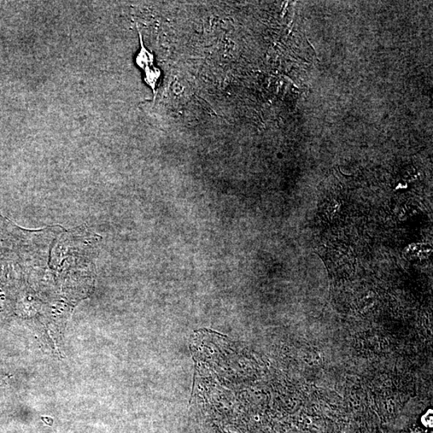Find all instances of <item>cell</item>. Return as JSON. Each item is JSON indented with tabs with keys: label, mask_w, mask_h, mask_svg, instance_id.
<instances>
[{
	"label": "cell",
	"mask_w": 433,
	"mask_h": 433,
	"mask_svg": "<svg viewBox=\"0 0 433 433\" xmlns=\"http://www.w3.org/2000/svg\"><path fill=\"white\" fill-rule=\"evenodd\" d=\"M140 42H142V50H140V54L137 58V63L138 66L140 67H142V68L145 66L147 67L150 66V64L153 63L154 57L153 56H152V54H150V52L147 50H146L144 48L143 43H142V35H140Z\"/></svg>",
	"instance_id": "obj_1"
},
{
	"label": "cell",
	"mask_w": 433,
	"mask_h": 433,
	"mask_svg": "<svg viewBox=\"0 0 433 433\" xmlns=\"http://www.w3.org/2000/svg\"><path fill=\"white\" fill-rule=\"evenodd\" d=\"M160 78V71L158 70H150L147 72V82L154 89L155 84L158 78Z\"/></svg>",
	"instance_id": "obj_2"
}]
</instances>
